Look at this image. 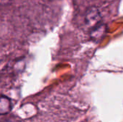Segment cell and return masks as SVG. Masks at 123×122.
I'll list each match as a JSON object with an SVG mask.
<instances>
[{"label": "cell", "mask_w": 123, "mask_h": 122, "mask_svg": "<svg viewBox=\"0 0 123 122\" xmlns=\"http://www.w3.org/2000/svg\"><path fill=\"white\" fill-rule=\"evenodd\" d=\"M100 20L101 15L99 10L95 7L89 9L85 17V23L86 25L94 29L96 27L100 25Z\"/></svg>", "instance_id": "cell-1"}, {"label": "cell", "mask_w": 123, "mask_h": 122, "mask_svg": "<svg viewBox=\"0 0 123 122\" xmlns=\"http://www.w3.org/2000/svg\"><path fill=\"white\" fill-rule=\"evenodd\" d=\"M11 110V100L5 96H0V116L9 114Z\"/></svg>", "instance_id": "cell-2"}, {"label": "cell", "mask_w": 123, "mask_h": 122, "mask_svg": "<svg viewBox=\"0 0 123 122\" xmlns=\"http://www.w3.org/2000/svg\"></svg>", "instance_id": "cell-3"}]
</instances>
